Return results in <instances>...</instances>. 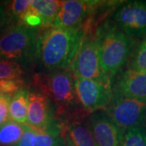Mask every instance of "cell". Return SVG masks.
Instances as JSON below:
<instances>
[{"mask_svg":"<svg viewBox=\"0 0 146 146\" xmlns=\"http://www.w3.org/2000/svg\"><path fill=\"white\" fill-rule=\"evenodd\" d=\"M111 121L122 131L146 125V102L114 94L104 109Z\"/></svg>","mask_w":146,"mask_h":146,"instance_id":"6","label":"cell"},{"mask_svg":"<svg viewBox=\"0 0 146 146\" xmlns=\"http://www.w3.org/2000/svg\"><path fill=\"white\" fill-rule=\"evenodd\" d=\"M100 3L101 2L98 1H62L60 9L52 27L59 29H74L84 26L90 14L97 10Z\"/></svg>","mask_w":146,"mask_h":146,"instance_id":"9","label":"cell"},{"mask_svg":"<svg viewBox=\"0 0 146 146\" xmlns=\"http://www.w3.org/2000/svg\"><path fill=\"white\" fill-rule=\"evenodd\" d=\"M88 123L97 146H122L125 131L115 125L105 111L90 114Z\"/></svg>","mask_w":146,"mask_h":146,"instance_id":"10","label":"cell"},{"mask_svg":"<svg viewBox=\"0 0 146 146\" xmlns=\"http://www.w3.org/2000/svg\"><path fill=\"white\" fill-rule=\"evenodd\" d=\"M33 83L41 93L56 104L58 118L64 116L78 103L74 76L71 70H58L43 75L38 74L34 77Z\"/></svg>","mask_w":146,"mask_h":146,"instance_id":"3","label":"cell"},{"mask_svg":"<svg viewBox=\"0 0 146 146\" xmlns=\"http://www.w3.org/2000/svg\"><path fill=\"white\" fill-rule=\"evenodd\" d=\"M130 68L146 71V35L132 54Z\"/></svg>","mask_w":146,"mask_h":146,"instance_id":"20","label":"cell"},{"mask_svg":"<svg viewBox=\"0 0 146 146\" xmlns=\"http://www.w3.org/2000/svg\"><path fill=\"white\" fill-rule=\"evenodd\" d=\"M122 146H146L145 128L135 127L126 131Z\"/></svg>","mask_w":146,"mask_h":146,"instance_id":"18","label":"cell"},{"mask_svg":"<svg viewBox=\"0 0 146 146\" xmlns=\"http://www.w3.org/2000/svg\"><path fill=\"white\" fill-rule=\"evenodd\" d=\"M10 24H11V21L7 12V3H0V33Z\"/></svg>","mask_w":146,"mask_h":146,"instance_id":"25","label":"cell"},{"mask_svg":"<svg viewBox=\"0 0 146 146\" xmlns=\"http://www.w3.org/2000/svg\"><path fill=\"white\" fill-rule=\"evenodd\" d=\"M37 29L11 23L0 33V56L7 59L34 58Z\"/></svg>","mask_w":146,"mask_h":146,"instance_id":"4","label":"cell"},{"mask_svg":"<svg viewBox=\"0 0 146 146\" xmlns=\"http://www.w3.org/2000/svg\"><path fill=\"white\" fill-rule=\"evenodd\" d=\"M55 115L52 113L50 100L41 92H31L29 97L26 124L35 131H44Z\"/></svg>","mask_w":146,"mask_h":146,"instance_id":"13","label":"cell"},{"mask_svg":"<svg viewBox=\"0 0 146 146\" xmlns=\"http://www.w3.org/2000/svg\"><path fill=\"white\" fill-rule=\"evenodd\" d=\"M29 92L21 89L13 94L9 104V120L20 124L26 123Z\"/></svg>","mask_w":146,"mask_h":146,"instance_id":"14","label":"cell"},{"mask_svg":"<svg viewBox=\"0 0 146 146\" xmlns=\"http://www.w3.org/2000/svg\"><path fill=\"white\" fill-rule=\"evenodd\" d=\"M23 133V124L8 120L0 127V145H16Z\"/></svg>","mask_w":146,"mask_h":146,"instance_id":"16","label":"cell"},{"mask_svg":"<svg viewBox=\"0 0 146 146\" xmlns=\"http://www.w3.org/2000/svg\"><path fill=\"white\" fill-rule=\"evenodd\" d=\"M112 19L115 26L132 38L146 35V2H126L116 9Z\"/></svg>","mask_w":146,"mask_h":146,"instance_id":"8","label":"cell"},{"mask_svg":"<svg viewBox=\"0 0 146 146\" xmlns=\"http://www.w3.org/2000/svg\"><path fill=\"white\" fill-rule=\"evenodd\" d=\"M85 33L84 25L74 29L42 28L37 31L34 58L48 72L69 70Z\"/></svg>","mask_w":146,"mask_h":146,"instance_id":"1","label":"cell"},{"mask_svg":"<svg viewBox=\"0 0 146 146\" xmlns=\"http://www.w3.org/2000/svg\"><path fill=\"white\" fill-rule=\"evenodd\" d=\"M96 36L102 70L108 78L112 80L132 55L134 38L110 22H106L97 29Z\"/></svg>","mask_w":146,"mask_h":146,"instance_id":"2","label":"cell"},{"mask_svg":"<svg viewBox=\"0 0 146 146\" xmlns=\"http://www.w3.org/2000/svg\"><path fill=\"white\" fill-rule=\"evenodd\" d=\"M0 146H16V145H0Z\"/></svg>","mask_w":146,"mask_h":146,"instance_id":"26","label":"cell"},{"mask_svg":"<svg viewBox=\"0 0 146 146\" xmlns=\"http://www.w3.org/2000/svg\"><path fill=\"white\" fill-rule=\"evenodd\" d=\"M111 83L112 81L74 77L75 91L78 103L89 113L105 109L113 97Z\"/></svg>","mask_w":146,"mask_h":146,"instance_id":"7","label":"cell"},{"mask_svg":"<svg viewBox=\"0 0 146 146\" xmlns=\"http://www.w3.org/2000/svg\"><path fill=\"white\" fill-rule=\"evenodd\" d=\"M23 69L16 61L0 59V80H21Z\"/></svg>","mask_w":146,"mask_h":146,"instance_id":"17","label":"cell"},{"mask_svg":"<svg viewBox=\"0 0 146 146\" xmlns=\"http://www.w3.org/2000/svg\"><path fill=\"white\" fill-rule=\"evenodd\" d=\"M62 1L58 0H33L30 8L40 16L43 21L42 28H50L53 24L60 9Z\"/></svg>","mask_w":146,"mask_h":146,"instance_id":"15","label":"cell"},{"mask_svg":"<svg viewBox=\"0 0 146 146\" xmlns=\"http://www.w3.org/2000/svg\"><path fill=\"white\" fill-rule=\"evenodd\" d=\"M31 4V0H14L7 3V9L10 17L11 21H20L27 11L29 9Z\"/></svg>","mask_w":146,"mask_h":146,"instance_id":"19","label":"cell"},{"mask_svg":"<svg viewBox=\"0 0 146 146\" xmlns=\"http://www.w3.org/2000/svg\"><path fill=\"white\" fill-rule=\"evenodd\" d=\"M23 86L22 80H0V95L1 94H10L12 95Z\"/></svg>","mask_w":146,"mask_h":146,"instance_id":"22","label":"cell"},{"mask_svg":"<svg viewBox=\"0 0 146 146\" xmlns=\"http://www.w3.org/2000/svg\"><path fill=\"white\" fill-rule=\"evenodd\" d=\"M24 133L16 146H35L36 131L27 124H23Z\"/></svg>","mask_w":146,"mask_h":146,"instance_id":"23","label":"cell"},{"mask_svg":"<svg viewBox=\"0 0 146 146\" xmlns=\"http://www.w3.org/2000/svg\"><path fill=\"white\" fill-rule=\"evenodd\" d=\"M113 93L146 102V71L129 68L121 73Z\"/></svg>","mask_w":146,"mask_h":146,"instance_id":"12","label":"cell"},{"mask_svg":"<svg viewBox=\"0 0 146 146\" xmlns=\"http://www.w3.org/2000/svg\"><path fill=\"white\" fill-rule=\"evenodd\" d=\"M85 33L77 55L69 70L74 77H81L101 81H111L105 75L100 65L96 29L84 26Z\"/></svg>","mask_w":146,"mask_h":146,"instance_id":"5","label":"cell"},{"mask_svg":"<svg viewBox=\"0 0 146 146\" xmlns=\"http://www.w3.org/2000/svg\"><path fill=\"white\" fill-rule=\"evenodd\" d=\"M89 113L83 110L81 112H72L68 119L63 121V137L66 146H97L92 131L85 119Z\"/></svg>","mask_w":146,"mask_h":146,"instance_id":"11","label":"cell"},{"mask_svg":"<svg viewBox=\"0 0 146 146\" xmlns=\"http://www.w3.org/2000/svg\"><path fill=\"white\" fill-rule=\"evenodd\" d=\"M35 146H66V142L63 136L54 137L44 131H36Z\"/></svg>","mask_w":146,"mask_h":146,"instance_id":"21","label":"cell"},{"mask_svg":"<svg viewBox=\"0 0 146 146\" xmlns=\"http://www.w3.org/2000/svg\"><path fill=\"white\" fill-rule=\"evenodd\" d=\"M12 95H0V127L9 120V104Z\"/></svg>","mask_w":146,"mask_h":146,"instance_id":"24","label":"cell"}]
</instances>
